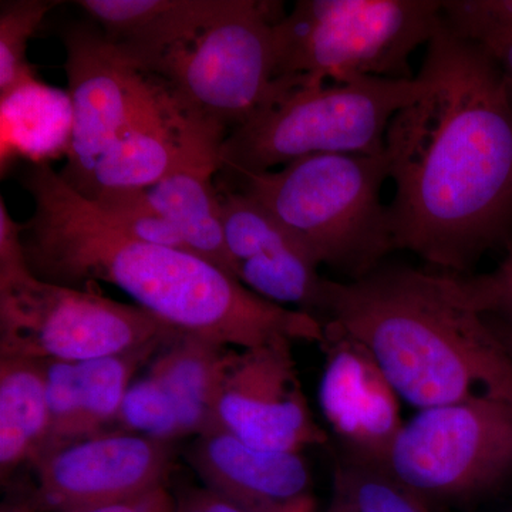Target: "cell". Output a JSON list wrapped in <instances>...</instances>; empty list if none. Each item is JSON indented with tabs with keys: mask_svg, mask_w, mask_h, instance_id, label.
I'll return each mask as SVG.
<instances>
[{
	"mask_svg": "<svg viewBox=\"0 0 512 512\" xmlns=\"http://www.w3.org/2000/svg\"><path fill=\"white\" fill-rule=\"evenodd\" d=\"M490 323L494 326L495 332H497L498 336L503 340L505 348H507L508 353H510L512 357V328L500 325V323L494 322V320H490Z\"/></svg>",
	"mask_w": 512,
	"mask_h": 512,
	"instance_id": "4dcf8cb0",
	"label": "cell"
},
{
	"mask_svg": "<svg viewBox=\"0 0 512 512\" xmlns=\"http://www.w3.org/2000/svg\"><path fill=\"white\" fill-rule=\"evenodd\" d=\"M217 173V167L208 165L180 168L144 192L154 210L180 232L194 254L234 276L225 244L220 190L214 184Z\"/></svg>",
	"mask_w": 512,
	"mask_h": 512,
	"instance_id": "44dd1931",
	"label": "cell"
},
{
	"mask_svg": "<svg viewBox=\"0 0 512 512\" xmlns=\"http://www.w3.org/2000/svg\"><path fill=\"white\" fill-rule=\"evenodd\" d=\"M187 461L205 488L247 512H319L303 453L262 450L214 429L191 441Z\"/></svg>",
	"mask_w": 512,
	"mask_h": 512,
	"instance_id": "2e32d148",
	"label": "cell"
},
{
	"mask_svg": "<svg viewBox=\"0 0 512 512\" xmlns=\"http://www.w3.org/2000/svg\"><path fill=\"white\" fill-rule=\"evenodd\" d=\"M174 444L133 431L107 430L47 451L30 466L33 485L20 498L32 512L93 510L165 487Z\"/></svg>",
	"mask_w": 512,
	"mask_h": 512,
	"instance_id": "8fae6325",
	"label": "cell"
},
{
	"mask_svg": "<svg viewBox=\"0 0 512 512\" xmlns=\"http://www.w3.org/2000/svg\"><path fill=\"white\" fill-rule=\"evenodd\" d=\"M292 346L235 349L218 396L215 429L281 453H303L328 443L306 399Z\"/></svg>",
	"mask_w": 512,
	"mask_h": 512,
	"instance_id": "7c38bea8",
	"label": "cell"
},
{
	"mask_svg": "<svg viewBox=\"0 0 512 512\" xmlns=\"http://www.w3.org/2000/svg\"><path fill=\"white\" fill-rule=\"evenodd\" d=\"M234 0H79L120 55L151 74L174 47L197 36Z\"/></svg>",
	"mask_w": 512,
	"mask_h": 512,
	"instance_id": "ac0fdd59",
	"label": "cell"
},
{
	"mask_svg": "<svg viewBox=\"0 0 512 512\" xmlns=\"http://www.w3.org/2000/svg\"><path fill=\"white\" fill-rule=\"evenodd\" d=\"M279 3L234 0L231 8L183 45L150 76L201 123L234 130L284 92L276 79L275 25Z\"/></svg>",
	"mask_w": 512,
	"mask_h": 512,
	"instance_id": "52a82bcc",
	"label": "cell"
},
{
	"mask_svg": "<svg viewBox=\"0 0 512 512\" xmlns=\"http://www.w3.org/2000/svg\"><path fill=\"white\" fill-rule=\"evenodd\" d=\"M417 76L423 92L394 116L384 156L394 249L464 276L512 242V99L500 67L441 23Z\"/></svg>",
	"mask_w": 512,
	"mask_h": 512,
	"instance_id": "6da1fadb",
	"label": "cell"
},
{
	"mask_svg": "<svg viewBox=\"0 0 512 512\" xmlns=\"http://www.w3.org/2000/svg\"><path fill=\"white\" fill-rule=\"evenodd\" d=\"M59 0H3L0 6V94L36 77L29 63V40Z\"/></svg>",
	"mask_w": 512,
	"mask_h": 512,
	"instance_id": "603a6c76",
	"label": "cell"
},
{
	"mask_svg": "<svg viewBox=\"0 0 512 512\" xmlns=\"http://www.w3.org/2000/svg\"><path fill=\"white\" fill-rule=\"evenodd\" d=\"M322 328L319 404L326 424L345 451L343 457L386 467L404 426L402 400L360 343L329 323Z\"/></svg>",
	"mask_w": 512,
	"mask_h": 512,
	"instance_id": "5bb4252c",
	"label": "cell"
},
{
	"mask_svg": "<svg viewBox=\"0 0 512 512\" xmlns=\"http://www.w3.org/2000/svg\"><path fill=\"white\" fill-rule=\"evenodd\" d=\"M175 512H247L204 485L190 488L175 498Z\"/></svg>",
	"mask_w": 512,
	"mask_h": 512,
	"instance_id": "83f0119b",
	"label": "cell"
},
{
	"mask_svg": "<svg viewBox=\"0 0 512 512\" xmlns=\"http://www.w3.org/2000/svg\"><path fill=\"white\" fill-rule=\"evenodd\" d=\"M0 512H32L29 510L28 505L22 503V501H9L2 505Z\"/></svg>",
	"mask_w": 512,
	"mask_h": 512,
	"instance_id": "1f68e13d",
	"label": "cell"
},
{
	"mask_svg": "<svg viewBox=\"0 0 512 512\" xmlns=\"http://www.w3.org/2000/svg\"><path fill=\"white\" fill-rule=\"evenodd\" d=\"M330 504L345 512H430V505L384 467L342 457L333 471Z\"/></svg>",
	"mask_w": 512,
	"mask_h": 512,
	"instance_id": "7402d4cb",
	"label": "cell"
},
{
	"mask_svg": "<svg viewBox=\"0 0 512 512\" xmlns=\"http://www.w3.org/2000/svg\"><path fill=\"white\" fill-rule=\"evenodd\" d=\"M323 512H343L340 508L336 507V505L328 504V507L325 508Z\"/></svg>",
	"mask_w": 512,
	"mask_h": 512,
	"instance_id": "d6a6232c",
	"label": "cell"
},
{
	"mask_svg": "<svg viewBox=\"0 0 512 512\" xmlns=\"http://www.w3.org/2000/svg\"><path fill=\"white\" fill-rule=\"evenodd\" d=\"M384 468L429 505L494 490L512 476V402L483 393L417 410Z\"/></svg>",
	"mask_w": 512,
	"mask_h": 512,
	"instance_id": "ba28073f",
	"label": "cell"
},
{
	"mask_svg": "<svg viewBox=\"0 0 512 512\" xmlns=\"http://www.w3.org/2000/svg\"><path fill=\"white\" fill-rule=\"evenodd\" d=\"M74 512H175V498L171 497L167 488L161 487L124 503Z\"/></svg>",
	"mask_w": 512,
	"mask_h": 512,
	"instance_id": "f1b7e54d",
	"label": "cell"
},
{
	"mask_svg": "<svg viewBox=\"0 0 512 512\" xmlns=\"http://www.w3.org/2000/svg\"><path fill=\"white\" fill-rule=\"evenodd\" d=\"M491 57H493L495 63L500 67L512 99V42L505 45L503 49L498 50V52Z\"/></svg>",
	"mask_w": 512,
	"mask_h": 512,
	"instance_id": "f546056e",
	"label": "cell"
},
{
	"mask_svg": "<svg viewBox=\"0 0 512 512\" xmlns=\"http://www.w3.org/2000/svg\"><path fill=\"white\" fill-rule=\"evenodd\" d=\"M444 25L488 55L512 42V0H443Z\"/></svg>",
	"mask_w": 512,
	"mask_h": 512,
	"instance_id": "d4e9b609",
	"label": "cell"
},
{
	"mask_svg": "<svg viewBox=\"0 0 512 512\" xmlns=\"http://www.w3.org/2000/svg\"><path fill=\"white\" fill-rule=\"evenodd\" d=\"M22 183L35 204L23 245L42 281L84 291L106 282L170 328L232 349L322 340L318 318L266 301L202 256L114 231L52 165H29Z\"/></svg>",
	"mask_w": 512,
	"mask_h": 512,
	"instance_id": "7a4b0ae2",
	"label": "cell"
},
{
	"mask_svg": "<svg viewBox=\"0 0 512 512\" xmlns=\"http://www.w3.org/2000/svg\"><path fill=\"white\" fill-rule=\"evenodd\" d=\"M32 271L26 258L22 239V224L13 220L6 207L5 200H0V282L9 281L16 276Z\"/></svg>",
	"mask_w": 512,
	"mask_h": 512,
	"instance_id": "4316f807",
	"label": "cell"
},
{
	"mask_svg": "<svg viewBox=\"0 0 512 512\" xmlns=\"http://www.w3.org/2000/svg\"><path fill=\"white\" fill-rule=\"evenodd\" d=\"M73 107L69 92L25 80L0 94V165L2 174L18 161L50 164L69 154Z\"/></svg>",
	"mask_w": 512,
	"mask_h": 512,
	"instance_id": "d6986e66",
	"label": "cell"
},
{
	"mask_svg": "<svg viewBox=\"0 0 512 512\" xmlns=\"http://www.w3.org/2000/svg\"><path fill=\"white\" fill-rule=\"evenodd\" d=\"M164 342L87 362H47L50 429L40 456L117 426L134 376Z\"/></svg>",
	"mask_w": 512,
	"mask_h": 512,
	"instance_id": "e0dca14e",
	"label": "cell"
},
{
	"mask_svg": "<svg viewBox=\"0 0 512 512\" xmlns=\"http://www.w3.org/2000/svg\"><path fill=\"white\" fill-rule=\"evenodd\" d=\"M421 92L419 76L285 90L229 131L220 150V171L237 180L316 154H383L394 116Z\"/></svg>",
	"mask_w": 512,
	"mask_h": 512,
	"instance_id": "5b68a950",
	"label": "cell"
},
{
	"mask_svg": "<svg viewBox=\"0 0 512 512\" xmlns=\"http://www.w3.org/2000/svg\"><path fill=\"white\" fill-rule=\"evenodd\" d=\"M175 330L137 305L37 278L0 282V357L87 362L164 342Z\"/></svg>",
	"mask_w": 512,
	"mask_h": 512,
	"instance_id": "9c48e42d",
	"label": "cell"
},
{
	"mask_svg": "<svg viewBox=\"0 0 512 512\" xmlns=\"http://www.w3.org/2000/svg\"><path fill=\"white\" fill-rule=\"evenodd\" d=\"M235 349L177 332L131 383L119 429L175 444L215 429L222 382Z\"/></svg>",
	"mask_w": 512,
	"mask_h": 512,
	"instance_id": "4fadbf2b",
	"label": "cell"
},
{
	"mask_svg": "<svg viewBox=\"0 0 512 512\" xmlns=\"http://www.w3.org/2000/svg\"><path fill=\"white\" fill-rule=\"evenodd\" d=\"M443 0H298L275 25L276 79L302 86L413 79L410 59L443 23Z\"/></svg>",
	"mask_w": 512,
	"mask_h": 512,
	"instance_id": "8992f818",
	"label": "cell"
},
{
	"mask_svg": "<svg viewBox=\"0 0 512 512\" xmlns=\"http://www.w3.org/2000/svg\"><path fill=\"white\" fill-rule=\"evenodd\" d=\"M47 362L0 357V477L30 467L49 439Z\"/></svg>",
	"mask_w": 512,
	"mask_h": 512,
	"instance_id": "ffe728a7",
	"label": "cell"
},
{
	"mask_svg": "<svg viewBox=\"0 0 512 512\" xmlns=\"http://www.w3.org/2000/svg\"><path fill=\"white\" fill-rule=\"evenodd\" d=\"M90 202L103 221L124 237L192 252L180 232L154 210L144 190L106 191Z\"/></svg>",
	"mask_w": 512,
	"mask_h": 512,
	"instance_id": "cb8c5ba5",
	"label": "cell"
},
{
	"mask_svg": "<svg viewBox=\"0 0 512 512\" xmlns=\"http://www.w3.org/2000/svg\"><path fill=\"white\" fill-rule=\"evenodd\" d=\"M458 285L471 308L485 318L512 328V242L493 271L476 276L457 275Z\"/></svg>",
	"mask_w": 512,
	"mask_h": 512,
	"instance_id": "484cf974",
	"label": "cell"
},
{
	"mask_svg": "<svg viewBox=\"0 0 512 512\" xmlns=\"http://www.w3.org/2000/svg\"><path fill=\"white\" fill-rule=\"evenodd\" d=\"M387 180L384 153L316 154L239 177L235 190L271 212L319 265L353 281L394 251L389 205L382 200Z\"/></svg>",
	"mask_w": 512,
	"mask_h": 512,
	"instance_id": "277c9868",
	"label": "cell"
},
{
	"mask_svg": "<svg viewBox=\"0 0 512 512\" xmlns=\"http://www.w3.org/2000/svg\"><path fill=\"white\" fill-rule=\"evenodd\" d=\"M218 190L235 278L266 301L318 318L325 278L315 256L259 202L227 184Z\"/></svg>",
	"mask_w": 512,
	"mask_h": 512,
	"instance_id": "9a60e30c",
	"label": "cell"
},
{
	"mask_svg": "<svg viewBox=\"0 0 512 512\" xmlns=\"http://www.w3.org/2000/svg\"><path fill=\"white\" fill-rule=\"evenodd\" d=\"M318 319L360 343L414 409L483 393L512 402V357L457 275L380 265L353 281L325 279Z\"/></svg>",
	"mask_w": 512,
	"mask_h": 512,
	"instance_id": "3957f363",
	"label": "cell"
},
{
	"mask_svg": "<svg viewBox=\"0 0 512 512\" xmlns=\"http://www.w3.org/2000/svg\"><path fill=\"white\" fill-rule=\"evenodd\" d=\"M62 40L73 134L60 175L84 195L104 151L163 100L167 87L124 59L97 25L76 23L64 30Z\"/></svg>",
	"mask_w": 512,
	"mask_h": 512,
	"instance_id": "30bf717a",
	"label": "cell"
}]
</instances>
